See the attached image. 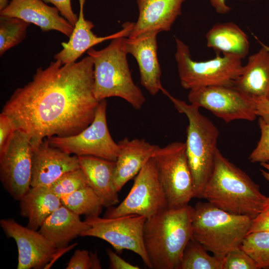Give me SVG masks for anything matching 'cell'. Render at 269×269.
Instances as JSON below:
<instances>
[{"instance_id": "6da1fadb", "label": "cell", "mask_w": 269, "mask_h": 269, "mask_svg": "<svg viewBox=\"0 0 269 269\" xmlns=\"http://www.w3.org/2000/svg\"><path fill=\"white\" fill-rule=\"evenodd\" d=\"M99 101L94 93V66L88 55L62 64L55 60L38 68L32 80L17 88L1 113L33 146L53 136L78 134L94 120Z\"/></svg>"}, {"instance_id": "7a4b0ae2", "label": "cell", "mask_w": 269, "mask_h": 269, "mask_svg": "<svg viewBox=\"0 0 269 269\" xmlns=\"http://www.w3.org/2000/svg\"><path fill=\"white\" fill-rule=\"evenodd\" d=\"M267 197L247 173L217 149L214 168L202 198L228 212L254 218L261 211Z\"/></svg>"}, {"instance_id": "3957f363", "label": "cell", "mask_w": 269, "mask_h": 269, "mask_svg": "<svg viewBox=\"0 0 269 269\" xmlns=\"http://www.w3.org/2000/svg\"><path fill=\"white\" fill-rule=\"evenodd\" d=\"M192 207L166 209L147 218L145 249L152 269H180L184 250L193 238Z\"/></svg>"}, {"instance_id": "277c9868", "label": "cell", "mask_w": 269, "mask_h": 269, "mask_svg": "<svg viewBox=\"0 0 269 269\" xmlns=\"http://www.w3.org/2000/svg\"><path fill=\"white\" fill-rule=\"evenodd\" d=\"M126 37L114 38L101 50L91 48L87 51L93 63L94 93L99 101L119 97L139 110L145 99L132 77L125 47Z\"/></svg>"}, {"instance_id": "5b68a950", "label": "cell", "mask_w": 269, "mask_h": 269, "mask_svg": "<svg viewBox=\"0 0 269 269\" xmlns=\"http://www.w3.org/2000/svg\"><path fill=\"white\" fill-rule=\"evenodd\" d=\"M162 92L178 112L188 119L186 153L193 178L194 197L202 198L214 168L219 131L210 119L201 114L199 108L175 98L165 89Z\"/></svg>"}, {"instance_id": "8992f818", "label": "cell", "mask_w": 269, "mask_h": 269, "mask_svg": "<svg viewBox=\"0 0 269 269\" xmlns=\"http://www.w3.org/2000/svg\"><path fill=\"white\" fill-rule=\"evenodd\" d=\"M253 219L228 212L208 202H199L192 207L193 238L213 255L224 257L241 247Z\"/></svg>"}, {"instance_id": "52a82bcc", "label": "cell", "mask_w": 269, "mask_h": 269, "mask_svg": "<svg viewBox=\"0 0 269 269\" xmlns=\"http://www.w3.org/2000/svg\"><path fill=\"white\" fill-rule=\"evenodd\" d=\"M177 63L180 84L185 89L211 86H232L240 76L242 59L231 54H217L213 59L203 61L193 60L189 47L175 38Z\"/></svg>"}, {"instance_id": "ba28073f", "label": "cell", "mask_w": 269, "mask_h": 269, "mask_svg": "<svg viewBox=\"0 0 269 269\" xmlns=\"http://www.w3.org/2000/svg\"><path fill=\"white\" fill-rule=\"evenodd\" d=\"M152 157L168 209H179L187 206L195 197L185 142H173L164 147H159Z\"/></svg>"}, {"instance_id": "9c48e42d", "label": "cell", "mask_w": 269, "mask_h": 269, "mask_svg": "<svg viewBox=\"0 0 269 269\" xmlns=\"http://www.w3.org/2000/svg\"><path fill=\"white\" fill-rule=\"evenodd\" d=\"M145 216L132 214L114 218L86 217L85 221L90 228L84 231L82 237L98 238L109 243L117 253L124 250L138 255L144 265L151 269L143 242Z\"/></svg>"}, {"instance_id": "30bf717a", "label": "cell", "mask_w": 269, "mask_h": 269, "mask_svg": "<svg viewBox=\"0 0 269 269\" xmlns=\"http://www.w3.org/2000/svg\"><path fill=\"white\" fill-rule=\"evenodd\" d=\"M107 105L106 99L100 101L94 120L84 130L73 135L49 137L50 144L70 154L93 156L116 161L120 148L109 131Z\"/></svg>"}, {"instance_id": "8fae6325", "label": "cell", "mask_w": 269, "mask_h": 269, "mask_svg": "<svg viewBox=\"0 0 269 269\" xmlns=\"http://www.w3.org/2000/svg\"><path fill=\"white\" fill-rule=\"evenodd\" d=\"M109 208L104 217L136 214L145 216L146 219L168 209L152 157L148 159L135 176L125 199L117 207Z\"/></svg>"}, {"instance_id": "7c38bea8", "label": "cell", "mask_w": 269, "mask_h": 269, "mask_svg": "<svg viewBox=\"0 0 269 269\" xmlns=\"http://www.w3.org/2000/svg\"><path fill=\"white\" fill-rule=\"evenodd\" d=\"M188 99L191 105L209 110L226 123L240 120L253 121L257 117L254 99L234 85L191 89Z\"/></svg>"}, {"instance_id": "4fadbf2b", "label": "cell", "mask_w": 269, "mask_h": 269, "mask_svg": "<svg viewBox=\"0 0 269 269\" xmlns=\"http://www.w3.org/2000/svg\"><path fill=\"white\" fill-rule=\"evenodd\" d=\"M33 149L30 137L16 130L0 153V180L15 200L19 201L31 187Z\"/></svg>"}, {"instance_id": "5bb4252c", "label": "cell", "mask_w": 269, "mask_h": 269, "mask_svg": "<svg viewBox=\"0 0 269 269\" xmlns=\"http://www.w3.org/2000/svg\"><path fill=\"white\" fill-rule=\"evenodd\" d=\"M5 235L13 239L18 249L17 269H45L58 250L39 231L24 227L11 218L1 219Z\"/></svg>"}, {"instance_id": "9a60e30c", "label": "cell", "mask_w": 269, "mask_h": 269, "mask_svg": "<svg viewBox=\"0 0 269 269\" xmlns=\"http://www.w3.org/2000/svg\"><path fill=\"white\" fill-rule=\"evenodd\" d=\"M33 147L31 187L49 186L64 173L80 168L78 156L51 145L47 138Z\"/></svg>"}, {"instance_id": "2e32d148", "label": "cell", "mask_w": 269, "mask_h": 269, "mask_svg": "<svg viewBox=\"0 0 269 269\" xmlns=\"http://www.w3.org/2000/svg\"><path fill=\"white\" fill-rule=\"evenodd\" d=\"M158 31H150L136 37H126V50L138 64L141 85L152 95L164 89L160 78L161 71L157 57L156 37Z\"/></svg>"}, {"instance_id": "e0dca14e", "label": "cell", "mask_w": 269, "mask_h": 269, "mask_svg": "<svg viewBox=\"0 0 269 269\" xmlns=\"http://www.w3.org/2000/svg\"><path fill=\"white\" fill-rule=\"evenodd\" d=\"M55 6H50L42 0H11L0 10V16L16 17L39 26L43 31H58L68 37L74 26Z\"/></svg>"}, {"instance_id": "ac0fdd59", "label": "cell", "mask_w": 269, "mask_h": 269, "mask_svg": "<svg viewBox=\"0 0 269 269\" xmlns=\"http://www.w3.org/2000/svg\"><path fill=\"white\" fill-rule=\"evenodd\" d=\"M85 1L79 0V14L73 32L68 41L61 43L62 49L54 56L55 60L62 64L76 62L85 52L103 41L119 37H128L133 28L134 22H126L122 25V29L115 33L102 37L97 36L92 31L94 24L84 18Z\"/></svg>"}, {"instance_id": "d6986e66", "label": "cell", "mask_w": 269, "mask_h": 269, "mask_svg": "<svg viewBox=\"0 0 269 269\" xmlns=\"http://www.w3.org/2000/svg\"><path fill=\"white\" fill-rule=\"evenodd\" d=\"M185 0H136L137 20L129 37H136L150 31H168L181 14Z\"/></svg>"}, {"instance_id": "ffe728a7", "label": "cell", "mask_w": 269, "mask_h": 269, "mask_svg": "<svg viewBox=\"0 0 269 269\" xmlns=\"http://www.w3.org/2000/svg\"><path fill=\"white\" fill-rule=\"evenodd\" d=\"M118 143L120 151L115 161L114 181L119 192L129 180L136 176L159 146L144 139H130L127 137Z\"/></svg>"}, {"instance_id": "44dd1931", "label": "cell", "mask_w": 269, "mask_h": 269, "mask_svg": "<svg viewBox=\"0 0 269 269\" xmlns=\"http://www.w3.org/2000/svg\"><path fill=\"white\" fill-rule=\"evenodd\" d=\"M80 168L90 186L102 200L104 207L110 208L119 202L114 175L115 161L93 156H78Z\"/></svg>"}, {"instance_id": "7402d4cb", "label": "cell", "mask_w": 269, "mask_h": 269, "mask_svg": "<svg viewBox=\"0 0 269 269\" xmlns=\"http://www.w3.org/2000/svg\"><path fill=\"white\" fill-rule=\"evenodd\" d=\"M90 228L80 216L62 205L43 222L39 232L57 250L67 248L69 243Z\"/></svg>"}, {"instance_id": "603a6c76", "label": "cell", "mask_w": 269, "mask_h": 269, "mask_svg": "<svg viewBox=\"0 0 269 269\" xmlns=\"http://www.w3.org/2000/svg\"><path fill=\"white\" fill-rule=\"evenodd\" d=\"M234 86L253 98L269 99V51L262 46L250 55Z\"/></svg>"}, {"instance_id": "cb8c5ba5", "label": "cell", "mask_w": 269, "mask_h": 269, "mask_svg": "<svg viewBox=\"0 0 269 269\" xmlns=\"http://www.w3.org/2000/svg\"><path fill=\"white\" fill-rule=\"evenodd\" d=\"M19 201L21 216L27 218V227L34 230L62 205L61 199L44 186L31 187Z\"/></svg>"}, {"instance_id": "d4e9b609", "label": "cell", "mask_w": 269, "mask_h": 269, "mask_svg": "<svg viewBox=\"0 0 269 269\" xmlns=\"http://www.w3.org/2000/svg\"><path fill=\"white\" fill-rule=\"evenodd\" d=\"M206 39L207 46L217 54L234 55L243 59L249 51L247 34L232 22L216 23L206 33Z\"/></svg>"}, {"instance_id": "484cf974", "label": "cell", "mask_w": 269, "mask_h": 269, "mask_svg": "<svg viewBox=\"0 0 269 269\" xmlns=\"http://www.w3.org/2000/svg\"><path fill=\"white\" fill-rule=\"evenodd\" d=\"M61 201L74 213L86 217L99 216L104 207L102 200L89 186L62 198Z\"/></svg>"}, {"instance_id": "4316f807", "label": "cell", "mask_w": 269, "mask_h": 269, "mask_svg": "<svg viewBox=\"0 0 269 269\" xmlns=\"http://www.w3.org/2000/svg\"><path fill=\"white\" fill-rule=\"evenodd\" d=\"M192 238L183 252L180 269H223L224 257L211 256Z\"/></svg>"}, {"instance_id": "83f0119b", "label": "cell", "mask_w": 269, "mask_h": 269, "mask_svg": "<svg viewBox=\"0 0 269 269\" xmlns=\"http://www.w3.org/2000/svg\"><path fill=\"white\" fill-rule=\"evenodd\" d=\"M30 23L18 18L0 16V55L25 38Z\"/></svg>"}, {"instance_id": "f1b7e54d", "label": "cell", "mask_w": 269, "mask_h": 269, "mask_svg": "<svg viewBox=\"0 0 269 269\" xmlns=\"http://www.w3.org/2000/svg\"><path fill=\"white\" fill-rule=\"evenodd\" d=\"M241 248L256 262L259 269H269V231L249 233Z\"/></svg>"}, {"instance_id": "f546056e", "label": "cell", "mask_w": 269, "mask_h": 269, "mask_svg": "<svg viewBox=\"0 0 269 269\" xmlns=\"http://www.w3.org/2000/svg\"><path fill=\"white\" fill-rule=\"evenodd\" d=\"M87 186V178L80 168L64 173L48 187L57 196L61 199Z\"/></svg>"}, {"instance_id": "4dcf8cb0", "label": "cell", "mask_w": 269, "mask_h": 269, "mask_svg": "<svg viewBox=\"0 0 269 269\" xmlns=\"http://www.w3.org/2000/svg\"><path fill=\"white\" fill-rule=\"evenodd\" d=\"M223 269H259V268L240 247L229 251L224 257Z\"/></svg>"}, {"instance_id": "1f68e13d", "label": "cell", "mask_w": 269, "mask_h": 269, "mask_svg": "<svg viewBox=\"0 0 269 269\" xmlns=\"http://www.w3.org/2000/svg\"><path fill=\"white\" fill-rule=\"evenodd\" d=\"M258 125L261 131V137L249 159L252 163H269V123L259 117Z\"/></svg>"}, {"instance_id": "d6a6232c", "label": "cell", "mask_w": 269, "mask_h": 269, "mask_svg": "<svg viewBox=\"0 0 269 269\" xmlns=\"http://www.w3.org/2000/svg\"><path fill=\"white\" fill-rule=\"evenodd\" d=\"M100 260L97 252L77 250L67 264L66 269H100Z\"/></svg>"}, {"instance_id": "836d02e7", "label": "cell", "mask_w": 269, "mask_h": 269, "mask_svg": "<svg viewBox=\"0 0 269 269\" xmlns=\"http://www.w3.org/2000/svg\"><path fill=\"white\" fill-rule=\"evenodd\" d=\"M17 130L12 120L7 115L0 114V153L6 147L12 135Z\"/></svg>"}, {"instance_id": "e575fe53", "label": "cell", "mask_w": 269, "mask_h": 269, "mask_svg": "<svg viewBox=\"0 0 269 269\" xmlns=\"http://www.w3.org/2000/svg\"><path fill=\"white\" fill-rule=\"evenodd\" d=\"M262 231H269V196L261 211L253 219L249 233Z\"/></svg>"}, {"instance_id": "d590c367", "label": "cell", "mask_w": 269, "mask_h": 269, "mask_svg": "<svg viewBox=\"0 0 269 269\" xmlns=\"http://www.w3.org/2000/svg\"><path fill=\"white\" fill-rule=\"evenodd\" d=\"M45 3H51L59 11L61 15L66 18L73 26L78 16L73 11L71 0H42Z\"/></svg>"}, {"instance_id": "8d00e7d4", "label": "cell", "mask_w": 269, "mask_h": 269, "mask_svg": "<svg viewBox=\"0 0 269 269\" xmlns=\"http://www.w3.org/2000/svg\"><path fill=\"white\" fill-rule=\"evenodd\" d=\"M107 254L109 259L110 268L112 269H139L140 268L126 262L117 253L107 249Z\"/></svg>"}, {"instance_id": "74e56055", "label": "cell", "mask_w": 269, "mask_h": 269, "mask_svg": "<svg viewBox=\"0 0 269 269\" xmlns=\"http://www.w3.org/2000/svg\"><path fill=\"white\" fill-rule=\"evenodd\" d=\"M256 104V114L264 121L269 123V99L253 98Z\"/></svg>"}, {"instance_id": "f35d334b", "label": "cell", "mask_w": 269, "mask_h": 269, "mask_svg": "<svg viewBox=\"0 0 269 269\" xmlns=\"http://www.w3.org/2000/svg\"><path fill=\"white\" fill-rule=\"evenodd\" d=\"M210 2L219 14H224L228 13L231 8L226 3V0H209Z\"/></svg>"}, {"instance_id": "ab89813d", "label": "cell", "mask_w": 269, "mask_h": 269, "mask_svg": "<svg viewBox=\"0 0 269 269\" xmlns=\"http://www.w3.org/2000/svg\"><path fill=\"white\" fill-rule=\"evenodd\" d=\"M261 166L265 169H261L262 176L269 182V163H262Z\"/></svg>"}, {"instance_id": "60d3db41", "label": "cell", "mask_w": 269, "mask_h": 269, "mask_svg": "<svg viewBox=\"0 0 269 269\" xmlns=\"http://www.w3.org/2000/svg\"><path fill=\"white\" fill-rule=\"evenodd\" d=\"M8 4V0H0V10L3 9Z\"/></svg>"}, {"instance_id": "b9f144b4", "label": "cell", "mask_w": 269, "mask_h": 269, "mask_svg": "<svg viewBox=\"0 0 269 269\" xmlns=\"http://www.w3.org/2000/svg\"><path fill=\"white\" fill-rule=\"evenodd\" d=\"M255 38H256V39L257 40V41L259 42V43L262 45V47H264V48H265L267 50H268V51H269V46L265 44L264 43H263L262 42H261L258 38H257V37L255 36Z\"/></svg>"}, {"instance_id": "7bdbcfd3", "label": "cell", "mask_w": 269, "mask_h": 269, "mask_svg": "<svg viewBox=\"0 0 269 269\" xmlns=\"http://www.w3.org/2000/svg\"></svg>"}]
</instances>
